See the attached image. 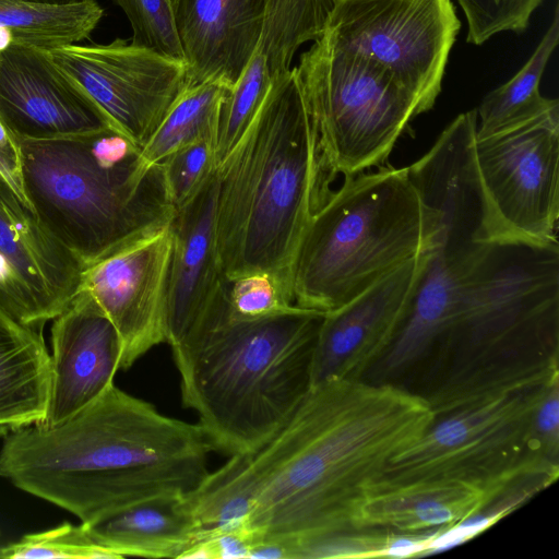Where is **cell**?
<instances>
[{
    "label": "cell",
    "instance_id": "ac0fdd59",
    "mask_svg": "<svg viewBox=\"0 0 559 559\" xmlns=\"http://www.w3.org/2000/svg\"><path fill=\"white\" fill-rule=\"evenodd\" d=\"M51 381L43 423H62L114 383L120 369L118 333L91 295L79 289L51 326Z\"/></svg>",
    "mask_w": 559,
    "mask_h": 559
},
{
    "label": "cell",
    "instance_id": "d6986e66",
    "mask_svg": "<svg viewBox=\"0 0 559 559\" xmlns=\"http://www.w3.org/2000/svg\"><path fill=\"white\" fill-rule=\"evenodd\" d=\"M188 67V87L210 80L230 86L258 49L264 0H171Z\"/></svg>",
    "mask_w": 559,
    "mask_h": 559
},
{
    "label": "cell",
    "instance_id": "484cf974",
    "mask_svg": "<svg viewBox=\"0 0 559 559\" xmlns=\"http://www.w3.org/2000/svg\"><path fill=\"white\" fill-rule=\"evenodd\" d=\"M336 0H264L259 48L273 78L292 69L299 47L319 39Z\"/></svg>",
    "mask_w": 559,
    "mask_h": 559
},
{
    "label": "cell",
    "instance_id": "3957f363",
    "mask_svg": "<svg viewBox=\"0 0 559 559\" xmlns=\"http://www.w3.org/2000/svg\"><path fill=\"white\" fill-rule=\"evenodd\" d=\"M559 246L491 241L441 344L453 354L428 396L437 416L559 379Z\"/></svg>",
    "mask_w": 559,
    "mask_h": 559
},
{
    "label": "cell",
    "instance_id": "5b68a950",
    "mask_svg": "<svg viewBox=\"0 0 559 559\" xmlns=\"http://www.w3.org/2000/svg\"><path fill=\"white\" fill-rule=\"evenodd\" d=\"M17 140L33 212L84 269L170 224L162 163L117 129Z\"/></svg>",
    "mask_w": 559,
    "mask_h": 559
},
{
    "label": "cell",
    "instance_id": "d590c367",
    "mask_svg": "<svg viewBox=\"0 0 559 559\" xmlns=\"http://www.w3.org/2000/svg\"><path fill=\"white\" fill-rule=\"evenodd\" d=\"M13 44V36L11 32L3 26H0V52L4 51Z\"/></svg>",
    "mask_w": 559,
    "mask_h": 559
},
{
    "label": "cell",
    "instance_id": "cb8c5ba5",
    "mask_svg": "<svg viewBox=\"0 0 559 559\" xmlns=\"http://www.w3.org/2000/svg\"><path fill=\"white\" fill-rule=\"evenodd\" d=\"M104 15L96 0L50 3L35 0H0V26L13 44L50 50L79 44L96 28Z\"/></svg>",
    "mask_w": 559,
    "mask_h": 559
},
{
    "label": "cell",
    "instance_id": "52a82bcc",
    "mask_svg": "<svg viewBox=\"0 0 559 559\" xmlns=\"http://www.w3.org/2000/svg\"><path fill=\"white\" fill-rule=\"evenodd\" d=\"M435 214L407 167L346 176L311 216L292 266L295 306L326 313L432 243Z\"/></svg>",
    "mask_w": 559,
    "mask_h": 559
},
{
    "label": "cell",
    "instance_id": "f1b7e54d",
    "mask_svg": "<svg viewBox=\"0 0 559 559\" xmlns=\"http://www.w3.org/2000/svg\"><path fill=\"white\" fill-rule=\"evenodd\" d=\"M0 558H117L97 544L85 526L63 523L57 527L24 535L19 542L0 546Z\"/></svg>",
    "mask_w": 559,
    "mask_h": 559
},
{
    "label": "cell",
    "instance_id": "5bb4252c",
    "mask_svg": "<svg viewBox=\"0 0 559 559\" xmlns=\"http://www.w3.org/2000/svg\"><path fill=\"white\" fill-rule=\"evenodd\" d=\"M84 267L0 181V309L39 328L78 294Z\"/></svg>",
    "mask_w": 559,
    "mask_h": 559
},
{
    "label": "cell",
    "instance_id": "83f0119b",
    "mask_svg": "<svg viewBox=\"0 0 559 559\" xmlns=\"http://www.w3.org/2000/svg\"><path fill=\"white\" fill-rule=\"evenodd\" d=\"M444 527L402 533L385 527H365L337 536L319 547L312 558H406L425 556Z\"/></svg>",
    "mask_w": 559,
    "mask_h": 559
},
{
    "label": "cell",
    "instance_id": "603a6c76",
    "mask_svg": "<svg viewBox=\"0 0 559 559\" xmlns=\"http://www.w3.org/2000/svg\"><path fill=\"white\" fill-rule=\"evenodd\" d=\"M559 8L538 46L525 64L504 84L489 92L477 110L476 136H488L532 120L559 105L545 98L539 82L558 45Z\"/></svg>",
    "mask_w": 559,
    "mask_h": 559
},
{
    "label": "cell",
    "instance_id": "44dd1931",
    "mask_svg": "<svg viewBox=\"0 0 559 559\" xmlns=\"http://www.w3.org/2000/svg\"><path fill=\"white\" fill-rule=\"evenodd\" d=\"M83 525L97 544L117 558L179 559L201 542L182 495L145 500Z\"/></svg>",
    "mask_w": 559,
    "mask_h": 559
},
{
    "label": "cell",
    "instance_id": "d4e9b609",
    "mask_svg": "<svg viewBox=\"0 0 559 559\" xmlns=\"http://www.w3.org/2000/svg\"><path fill=\"white\" fill-rule=\"evenodd\" d=\"M230 87L223 80L187 87L142 146V159L146 164H158L192 141L205 136L216 140L221 108Z\"/></svg>",
    "mask_w": 559,
    "mask_h": 559
},
{
    "label": "cell",
    "instance_id": "8d00e7d4",
    "mask_svg": "<svg viewBox=\"0 0 559 559\" xmlns=\"http://www.w3.org/2000/svg\"><path fill=\"white\" fill-rule=\"evenodd\" d=\"M35 1L50 2V3H72V2H80V1H85V0H35Z\"/></svg>",
    "mask_w": 559,
    "mask_h": 559
},
{
    "label": "cell",
    "instance_id": "9a60e30c",
    "mask_svg": "<svg viewBox=\"0 0 559 559\" xmlns=\"http://www.w3.org/2000/svg\"><path fill=\"white\" fill-rule=\"evenodd\" d=\"M426 252L324 313L312 356L311 386L330 379L359 380L382 359L407 316Z\"/></svg>",
    "mask_w": 559,
    "mask_h": 559
},
{
    "label": "cell",
    "instance_id": "8992f818",
    "mask_svg": "<svg viewBox=\"0 0 559 559\" xmlns=\"http://www.w3.org/2000/svg\"><path fill=\"white\" fill-rule=\"evenodd\" d=\"M212 451L198 423L168 417L111 383L58 425L33 424L5 435L0 476L79 519L109 475L145 464L207 457Z\"/></svg>",
    "mask_w": 559,
    "mask_h": 559
},
{
    "label": "cell",
    "instance_id": "74e56055",
    "mask_svg": "<svg viewBox=\"0 0 559 559\" xmlns=\"http://www.w3.org/2000/svg\"><path fill=\"white\" fill-rule=\"evenodd\" d=\"M0 535H1V532H0Z\"/></svg>",
    "mask_w": 559,
    "mask_h": 559
},
{
    "label": "cell",
    "instance_id": "6da1fadb",
    "mask_svg": "<svg viewBox=\"0 0 559 559\" xmlns=\"http://www.w3.org/2000/svg\"><path fill=\"white\" fill-rule=\"evenodd\" d=\"M435 420L427 397L390 383L312 385L267 443L233 455L253 500L246 527L252 546L276 544L287 559H308L357 530L359 510L391 459Z\"/></svg>",
    "mask_w": 559,
    "mask_h": 559
},
{
    "label": "cell",
    "instance_id": "30bf717a",
    "mask_svg": "<svg viewBox=\"0 0 559 559\" xmlns=\"http://www.w3.org/2000/svg\"><path fill=\"white\" fill-rule=\"evenodd\" d=\"M490 241L550 245L559 216V105L473 141Z\"/></svg>",
    "mask_w": 559,
    "mask_h": 559
},
{
    "label": "cell",
    "instance_id": "7a4b0ae2",
    "mask_svg": "<svg viewBox=\"0 0 559 559\" xmlns=\"http://www.w3.org/2000/svg\"><path fill=\"white\" fill-rule=\"evenodd\" d=\"M216 173L215 242L223 278L264 272L293 296L300 239L331 193L319 135L293 69L273 78Z\"/></svg>",
    "mask_w": 559,
    "mask_h": 559
},
{
    "label": "cell",
    "instance_id": "e575fe53",
    "mask_svg": "<svg viewBox=\"0 0 559 559\" xmlns=\"http://www.w3.org/2000/svg\"><path fill=\"white\" fill-rule=\"evenodd\" d=\"M0 181L31 210L27 200L24 180L21 148L17 138L0 118Z\"/></svg>",
    "mask_w": 559,
    "mask_h": 559
},
{
    "label": "cell",
    "instance_id": "2e32d148",
    "mask_svg": "<svg viewBox=\"0 0 559 559\" xmlns=\"http://www.w3.org/2000/svg\"><path fill=\"white\" fill-rule=\"evenodd\" d=\"M216 170L176 210L167 292V340L173 355L227 312L226 281L216 252Z\"/></svg>",
    "mask_w": 559,
    "mask_h": 559
},
{
    "label": "cell",
    "instance_id": "7402d4cb",
    "mask_svg": "<svg viewBox=\"0 0 559 559\" xmlns=\"http://www.w3.org/2000/svg\"><path fill=\"white\" fill-rule=\"evenodd\" d=\"M50 354L40 330L0 309V437L45 419Z\"/></svg>",
    "mask_w": 559,
    "mask_h": 559
},
{
    "label": "cell",
    "instance_id": "ffe728a7",
    "mask_svg": "<svg viewBox=\"0 0 559 559\" xmlns=\"http://www.w3.org/2000/svg\"><path fill=\"white\" fill-rule=\"evenodd\" d=\"M489 503L477 486L455 480H419L373 487L356 527L418 533L452 526Z\"/></svg>",
    "mask_w": 559,
    "mask_h": 559
},
{
    "label": "cell",
    "instance_id": "7c38bea8",
    "mask_svg": "<svg viewBox=\"0 0 559 559\" xmlns=\"http://www.w3.org/2000/svg\"><path fill=\"white\" fill-rule=\"evenodd\" d=\"M46 51L94 100L112 127L140 148L188 87L183 59L127 39L72 44Z\"/></svg>",
    "mask_w": 559,
    "mask_h": 559
},
{
    "label": "cell",
    "instance_id": "4fadbf2b",
    "mask_svg": "<svg viewBox=\"0 0 559 559\" xmlns=\"http://www.w3.org/2000/svg\"><path fill=\"white\" fill-rule=\"evenodd\" d=\"M173 247L170 224L85 267L87 292L115 326L127 370L167 340V292Z\"/></svg>",
    "mask_w": 559,
    "mask_h": 559
},
{
    "label": "cell",
    "instance_id": "4316f807",
    "mask_svg": "<svg viewBox=\"0 0 559 559\" xmlns=\"http://www.w3.org/2000/svg\"><path fill=\"white\" fill-rule=\"evenodd\" d=\"M272 80L266 59L258 47L222 105L215 140L216 167L230 153L252 120Z\"/></svg>",
    "mask_w": 559,
    "mask_h": 559
},
{
    "label": "cell",
    "instance_id": "1f68e13d",
    "mask_svg": "<svg viewBox=\"0 0 559 559\" xmlns=\"http://www.w3.org/2000/svg\"><path fill=\"white\" fill-rule=\"evenodd\" d=\"M132 28L131 43L159 53L183 59L171 0H114Z\"/></svg>",
    "mask_w": 559,
    "mask_h": 559
},
{
    "label": "cell",
    "instance_id": "8fae6325",
    "mask_svg": "<svg viewBox=\"0 0 559 559\" xmlns=\"http://www.w3.org/2000/svg\"><path fill=\"white\" fill-rule=\"evenodd\" d=\"M460 28L451 0H336L321 37L382 67L426 112Z\"/></svg>",
    "mask_w": 559,
    "mask_h": 559
},
{
    "label": "cell",
    "instance_id": "277c9868",
    "mask_svg": "<svg viewBox=\"0 0 559 559\" xmlns=\"http://www.w3.org/2000/svg\"><path fill=\"white\" fill-rule=\"evenodd\" d=\"M323 317L299 307L259 319L226 314L173 355L182 405L215 451L252 454L289 420L311 388Z\"/></svg>",
    "mask_w": 559,
    "mask_h": 559
},
{
    "label": "cell",
    "instance_id": "e0dca14e",
    "mask_svg": "<svg viewBox=\"0 0 559 559\" xmlns=\"http://www.w3.org/2000/svg\"><path fill=\"white\" fill-rule=\"evenodd\" d=\"M0 118L17 139L31 140L72 136L112 127L46 50L17 44L0 52Z\"/></svg>",
    "mask_w": 559,
    "mask_h": 559
},
{
    "label": "cell",
    "instance_id": "836d02e7",
    "mask_svg": "<svg viewBox=\"0 0 559 559\" xmlns=\"http://www.w3.org/2000/svg\"><path fill=\"white\" fill-rule=\"evenodd\" d=\"M533 435L544 454L558 462L559 381L547 389L533 416Z\"/></svg>",
    "mask_w": 559,
    "mask_h": 559
},
{
    "label": "cell",
    "instance_id": "9c48e42d",
    "mask_svg": "<svg viewBox=\"0 0 559 559\" xmlns=\"http://www.w3.org/2000/svg\"><path fill=\"white\" fill-rule=\"evenodd\" d=\"M312 43L293 70L330 180L384 163L423 107L379 64L322 37Z\"/></svg>",
    "mask_w": 559,
    "mask_h": 559
},
{
    "label": "cell",
    "instance_id": "d6a6232c",
    "mask_svg": "<svg viewBox=\"0 0 559 559\" xmlns=\"http://www.w3.org/2000/svg\"><path fill=\"white\" fill-rule=\"evenodd\" d=\"M542 1L457 0L467 21L466 41L479 46L501 32H524Z\"/></svg>",
    "mask_w": 559,
    "mask_h": 559
},
{
    "label": "cell",
    "instance_id": "f546056e",
    "mask_svg": "<svg viewBox=\"0 0 559 559\" xmlns=\"http://www.w3.org/2000/svg\"><path fill=\"white\" fill-rule=\"evenodd\" d=\"M226 297L228 316L234 319H259L297 308L283 283L264 272L226 281Z\"/></svg>",
    "mask_w": 559,
    "mask_h": 559
},
{
    "label": "cell",
    "instance_id": "4dcf8cb0",
    "mask_svg": "<svg viewBox=\"0 0 559 559\" xmlns=\"http://www.w3.org/2000/svg\"><path fill=\"white\" fill-rule=\"evenodd\" d=\"M170 201L176 210L188 203L216 170L215 138L192 141L162 160Z\"/></svg>",
    "mask_w": 559,
    "mask_h": 559
},
{
    "label": "cell",
    "instance_id": "ba28073f",
    "mask_svg": "<svg viewBox=\"0 0 559 559\" xmlns=\"http://www.w3.org/2000/svg\"><path fill=\"white\" fill-rule=\"evenodd\" d=\"M552 383L437 418L391 459L374 487L455 480L479 487L491 502L530 479L556 480L558 462L544 454L533 435L534 413Z\"/></svg>",
    "mask_w": 559,
    "mask_h": 559
}]
</instances>
